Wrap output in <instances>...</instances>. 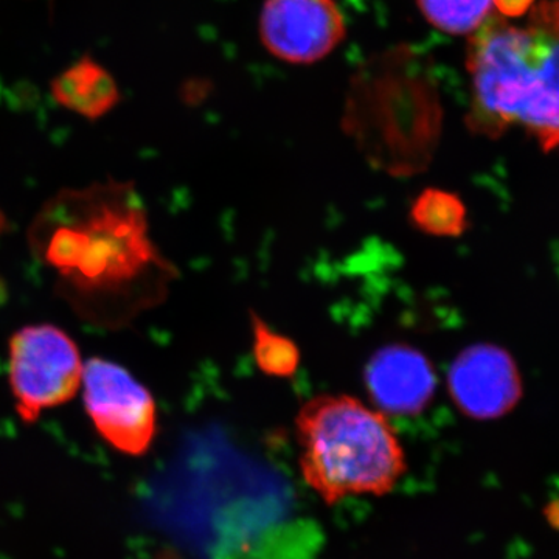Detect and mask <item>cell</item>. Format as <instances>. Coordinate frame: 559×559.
Wrapping results in <instances>:
<instances>
[{"label": "cell", "mask_w": 559, "mask_h": 559, "mask_svg": "<svg viewBox=\"0 0 559 559\" xmlns=\"http://www.w3.org/2000/svg\"><path fill=\"white\" fill-rule=\"evenodd\" d=\"M28 245L72 310L105 329H120L157 307L176 277L151 238L131 182L61 190L39 210Z\"/></svg>", "instance_id": "1"}, {"label": "cell", "mask_w": 559, "mask_h": 559, "mask_svg": "<svg viewBox=\"0 0 559 559\" xmlns=\"http://www.w3.org/2000/svg\"><path fill=\"white\" fill-rule=\"evenodd\" d=\"M527 21L492 13L471 35L468 127L498 139L522 128L550 153L559 148V0H536Z\"/></svg>", "instance_id": "2"}, {"label": "cell", "mask_w": 559, "mask_h": 559, "mask_svg": "<svg viewBox=\"0 0 559 559\" xmlns=\"http://www.w3.org/2000/svg\"><path fill=\"white\" fill-rule=\"evenodd\" d=\"M300 471L329 506L348 496L389 495L407 471L385 414L349 395L308 400L296 418Z\"/></svg>", "instance_id": "3"}, {"label": "cell", "mask_w": 559, "mask_h": 559, "mask_svg": "<svg viewBox=\"0 0 559 559\" xmlns=\"http://www.w3.org/2000/svg\"><path fill=\"white\" fill-rule=\"evenodd\" d=\"M10 385L17 414L33 423L46 409L76 395L83 382L80 349L68 333L53 325H28L11 336Z\"/></svg>", "instance_id": "4"}, {"label": "cell", "mask_w": 559, "mask_h": 559, "mask_svg": "<svg viewBox=\"0 0 559 559\" xmlns=\"http://www.w3.org/2000/svg\"><path fill=\"white\" fill-rule=\"evenodd\" d=\"M84 404L95 428L124 454L148 451L157 432V411L145 385L119 364L94 358L83 370Z\"/></svg>", "instance_id": "5"}, {"label": "cell", "mask_w": 559, "mask_h": 559, "mask_svg": "<svg viewBox=\"0 0 559 559\" xmlns=\"http://www.w3.org/2000/svg\"><path fill=\"white\" fill-rule=\"evenodd\" d=\"M347 24L333 0H266L260 38L272 57L289 64H314L345 39Z\"/></svg>", "instance_id": "6"}, {"label": "cell", "mask_w": 559, "mask_h": 559, "mask_svg": "<svg viewBox=\"0 0 559 559\" xmlns=\"http://www.w3.org/2000/svg\"><path fill=\"white\" fill-rule=\"evenodd\" d=\"M448 389L462 414L485 421L514 409L521 400L522 381L507 349L476 344L460 352L451 364Z\"/></svg>", "instance_id": "7"}, {"label": "cell", "mask_w": 559, "mask_h": 559, "mask_svg": "<svg viewBox=\"0 0 559 559\" xmlns=\"http://www.w3.org/2000/svg\"><path fill=\"white\" fill-rule=\"evenodd\" d=\"M367 392L385 415H417L429 406L437 374L428 356L406 344L373 353L364 371Z\"/></svg>", "instance_id": "8"}, {"label": "cell", "mask_w": 559, "mask_h": 559, "mask_svg": "<svg viewBox=\"0 0 559 559\" xmlns=\"http://www.w3.org/2000/svg\"><path fill=\"white\" fill-rule=\"evenodd\" d=\"M51 98L87 120H98L121 102L119 84L105 66L84 55L50 83Z\"/></svg>", "instance_id": "9"}, {"label": "cell", "mask_w": 559, "mask_h": 559, "mask_svg": "<svg viewBox=\"0 0 559 559\" xmlns=\"http://www.w3.org/2000/svg\"><path fill=\"white\" fill-rule=\"evenodd\" d=\"M411 224L429 237L457 238L469 227L465 202L452 191L423 190L411 205Z\"/></svg>", "instance_id": "10"}, {"label": "cell", "mask_w": 559, "mask_h": 559, "mask_svg": "<svg viewBox=\"0 0 559 559\" xmlns=\"http://www.w3.org/2000/svg\"><path fill=\"white\" fill-rule=\"evenodd\" d=\"M423 17L448 35H473L495 13V0H417Z\"/></svg>", "instance_id": "11"}, {"label": "cell", "mask_w": 559, "mask_h": 559, "mask_svg": "<svg viewBox=\"0 0 559 559\" xmlns=\"http://www.w3.org/2000/svg\"><path fill=\"white\" fill-rule=\"evenodd\" d=\"M253 334V359L261 373L272 378H290L300 367L296 342L277 333L255 312H250Z\"/></svg>", "instance_id": "12"}, {"label": "cell", "mask_w": 559, "mask_h": 559, "mask_svg": "<svg viewBox=\"0 0 559 559\" xmlns=\"http://www.w3.org/2000/svg\"><path fill=\"white\" fill-rule=\"evenodd\" d=\"M535 3L536 0H495V10L507 20H516L527 14Z\"/></svg>", "instance_id": "13"}]
</instances>
